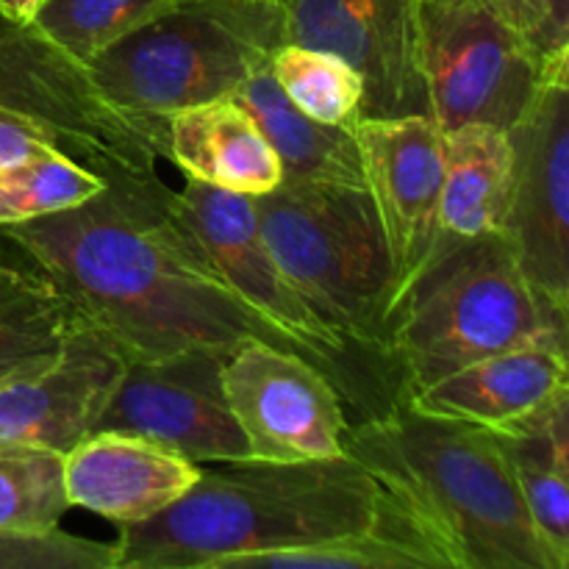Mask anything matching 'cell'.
I'll list each match as a JSON object with an SVG mask.
<instances>
[{
  "label": "cell",
  "mask_w": 569,
  "mask_h": 569,
  "mask_svg": "<svg viewBox=\"0 0 569 569\" xmlns=\"http://www.w3.org/2000/svg\"><path fill=\"white\" fill-rule=\"evenodd\" d=\"M233 98L250 111L281 161V183H339L365 189L353 128L326 126L306 117L278 87L270 61L256 67Z\"/></svg>",
  "instance_id": "19"
},
{
  "label": "cell",
  "mask_w": 569,
  "mask_h": 569,
  "mask_svg": "<svg viewBox=\"0 0 569 569\" xmlns=\"http://www.w3.org/2000/svg\"><path fill=\"white\" fill-rule=\"evenodd\" d=\"M106 178L87 170L53 144L0 172V226L37 220L72 209L106 189Z\"/></svg>",
  "instance_id": "25"
},
{
  "label": "cell",
  "mask_w": 569,
  "mask_h": 569,
  "mask_svg": "<svg viewBox=\"0 0 569 569\" xmlns=\"http://www.w3.org/2000/svg\"><path fill=\"white\" fill-rule=\"evenodd\" d=\"M420 76L442 131L483 122L509 131L542 78L520 33L478 0H417Z\"/></svg>",
  "instance_id": "9"
},
{
  "label": "cell",
  "mask_w": 569,
  "mask_h": 569,
  "mask_svg": "<svg viewBox=\"0 0 569 569\" xmlns=\"http://www.w3.org/2000/svg\"><path fill=\"white\" fill-rule=\"evenodd\" d=\"M287 42L328 50L365 81L361 117L428 114L417 0H278Z\"/></svg>",
  "instance_id": "14"
},
{
  "label": "cell",
  "mask_w": 569,
  "mask_h": 569,
  "mask_svg": "<svg viewBox=\"0 0 569 569\" xmlns=\"http://www.w3.org/2000/svg\"><path fill=\"white\" fill-rule=\"evenodd\" d=\"M569 392L567 339H537L448 372L403 398L409 409L503 433Z\"/></svg>",
  "instance_id": "16"
},
{
  "label": "cell",
  "mask_w": 569,
  "mask_h": 569,
  "mask_svg": "<svg viewBox=\"0 0 569 569\" xmlns=\"http://www.w3.org/2000/svg\"><path fill=\"white\" fill-rule=\"evenodd\" d=\"M353 137L359 142L365 189L387 237L398 303L445 239L439 226L445 133L431 114H400L359 117Z\"/></svg>",
  "instance_id": "13"
},
{
  "label": "cell",
  "mask_w": 569,
  "mask_h": 569,
  "mask_svg": "<svg viewBox=\"0 0 569 569\" xmlns=\"http://www.w3.org/2000/svg\"><path fill=\"white\" fill-rule=\"evenodd\" d=\"M167 159L187 178L244 198L283 181L281 161L233 94L167 114Z\"/></svg>",
  "instance_id": "18"
},
{
  "label": "cell",
  "mask_w": 569,
  "mask_h": 569,
  "mask_svg": "<svg viewBox=\"0 0 569 569\" xmlns=\"http://www.w3.org/2000/svg\"><path fill=\"white\" fill-rule=\"evenodd\" d=\"M231 569H431L409 542L381 522L378 531L331 539L306 548L250 556Z\"/></svg>",
  "instance_id": "27"
},
{
  "label": "cell",
  "mask_w": 569,
  "mask_h": 569,
  "mask_svg": "<svg viewBox=\"0 0 569 569\" xmlns=\"http://www.w3.org/2000/svg\"><path fill=\"white\" fill-rule=\"evenodd\" d=\"M550 569L569 567V392L498 433Z\"/></svg>",
  "instance_id": "20"
},
{
  "label": "cell",
  "mask_w": 569,
  "mask_h": 569,
  "mask_svg": "<svg viewBox=\"0 0 569 569\" xmlns=\"http://www.w3.org/2000/svg\"><path fill=\"white\" fill-rule=\"evenodd\" d=\"M126 367L120 345L83 320L48 359L0 378V442L64 456L94 431Z\"/></svg>",
  "instance_id": "15"
},
{
  "label": "cell",
  "mask_w": 569,
  "mask_h": 569,
  "mask_svg": "<svg viewBox=\"0 0 569 569\" xmlns=\"http://www.w3.org/2000/svg\"><path fill=\"white\" fill-rule=\"evenodd\" d=\"M381 528V489L350 453L328 461H226L144 522L122 526L114 569H231L250 556Z\"/></svg>",
  "instance_id": "3"
},
{
  "label": "cell",
  "mask_w": 569,
  "mask_h": 569,
  "mask_svg": "<svg viewBox=\"0 0 569 569\" xmlns=\"http://www.w3.org/2000/svg\"><path fill=\"white\" fill-rule=\"evenodd\" d=\"M567 339V315L528 283L500 233L445 237L383 326V359L403 398L483 356Z\"/></svg>",
  "instance_id": "4"
},
{
  "label": "cell",
  "mask_w": 569,
  "mask_h": 569,
  "mask_svg": "<svg viewBox=\"0 0 569 569\" xmlns=\"http://www.w3.org/2000/svg\"><path fill=\"white\" fill-rule=\"evenodd\" d=\"M164 203L206 270L256 315L309 350L311 359L333 378L342 398L348 395L359 409L370 406L367 417L403 403L392 372L348 348L289 287L261 237L253 198L187 178L181 189L167 192Z\"/></svg>",
  "instance_id": "7"
},
{
  "label": "cell",
  "mask_w": 569,
  "mask_h": 569,
  "mask_svg": "<svg viewBox=\"0 0 569 569\" xmlns=\"http://www.w3.org/2000/svg\"><path fill=\"white\" fill-rule=\"evenodd\" d=\"M39 0H0V17L11 22H31Z\"/></svg>",
  "instance_id": "31"
},
{
  "label": "cell",
  "mask_w": 569,
  "mask_h": 569,
  "mask_svg": "<svg viewBox=\"0 0 569 569\" xmlns=\"http://www.w3.org/2000/svg\"><path fill=\"white\" fill-rule=\"evenodd\" d=\"M287 42L278 0H172L89 61L100 92L159 117L228 98Z\"/></svg>",
  "instance_id": "6"
},
{
  "label": "cell",
  "mask_w": 569,
  "mask_h": 569,
  "mask_svg": "<svg viewBox=\"0 0 569 569\" xmlns=\"http://www.w3.org/2000/svg\"><path fill=\"white\" fill-rule=\"evenodd\" d=\"M0 569H114V545L59 528L44 533L0 531Z\"/></svg>",
  "instance_id": "28"
},
{
  "label": "cell",
  "mask_w": 569,
  "mask_h": 569,
  "mask_svg": "<svg viewBox=\"0 0 569 569\" xmlns=\"http://www.w3.org/2000/svg\"><path fill=\"white\" fill-rule=\"evenodd\" d=\"M0 111L37 126L56 150L109 183L161 178L167 120L114 106L87 67L61 53L31 22L6 17H0Z\"/></svg>",
  "instance_id": "8"
},
{
  "label": "cell",
  "mask_w": 569,
  "mask_h": 569,
  "mask_svg": "<svg viewBox=\"0 0 569 569\" xmlns=\"http://www.w3.org/2000/svg\"><path fill=\"white\" fill-rule=\"evenodd\" d=\"M442 133V233L453 239L500 233L515 167L509 131L483 122H467Z\"/></svg>",
  "instance_id": "21"
},
{
  "label": "cell",
  "mask_w": 569,
  "mask_h": 569,
  "mask_svg": "<svg viewBox=\"0 0 569 569\" xmlns=\"http://www.w3.org/2000/svg\"><path fill=\"white\" fill-rule=\"evenodd\" d=\"M228 406L248 442L250 461L300 465L345 456L342 392L303 353L248 342L222 365Z\"/></svg>",
  "instance_id": "10"
},
{
  "label": "cell",
  "mask_w": 569,
  "mask_h": 569,
  "mask_svg": "<svg viewBox=\"0 0 569 569\" xmlns=\"http://www.w3.org/2000/svg\"><path fill=\"white\" fill-rule=\"evenodd\" d=\"M270 70L283 94L311 120L353 128L365 111V81L337 53L283 42L270 56Z\"/></svg>",
  "instance_id": "23"
},
{
  "label": "cell",
  "mask_w": 569,
  "mask_h": 569,
  "mask_svg": "<svg viewBox=\"0 0 569 569\" xmlns=\"http://www.w3.org/2000/svg\"><path fill=\"white\" fill-rule=\"evenodd\" d=\"M253 209L289 287L348 348L392 372L383 359V326L395 303V270L370 192L281 183L253 198Z\"/></svg>",
  "instance_id": "5"
},
{
  "label": "cell",
  "mask_w": 569,
  "mask_h": 569,
  "mask_svg": "<svg viewBox=\"0 0 569 569\" xmlns=\"http://www.w3.org/2000/svg\"><path fill=\"white\" fill-rule=\"evenodd\" d=\"M515 167L500 237L522 276L567 315L569 306V78L548 81L509 128Z\"/></svg>",
  "instance_id": "11"
},
{
  "label": "cell",
  "mask_w": 569,
  "mask_h": 569,
  "mask_svg": "<svg viewBox=\"0 0 569 569\" xmlns=\"http://www.w3.org/2000/svg\"><path fill=\"white\" fill-rule=\"evenodd\" d=\"M70 503L53 450L0 442V531L44 533L59 528Z\"/></svg>",
  "instance_id": "26"
},
{
  "label": "cell",
  "mask_w": 569,
  "mask_h": 569,
  "mask_svg": "<svg viewBox=\"0 0 569 569\" xmlns=\"http://www.w3.org/2000/svg\"><path fill=\"white\" fill-rule=\"evenodd\" d=\"M478 3H483L487 9H492L500 20L509 22V26L517 31L522 22V17H526L528 6H531V0H478Z\"/></svg>",
  "instance_id": "30"
},
{
  "label": "cell",
  "mask_w": 569,
  "mask_h": 569,
  "mask_svg": "<svg viewBox=\"0 0 569 569\" xmlns=\"http://www.w3.org/2000/svg\"><path fill=\"white\" fill-rule=\"evenodd\" d=\"M381 522L431 569H550L495 431L398 403L348 426Z\"/></svg>",
  "instance_id": "2"
},
{
  "label": "cell",
  "mask_w": 569,
  "mask_h": 569,
  "mask_svg": "<svg viewBox=\"0 0 569 569\" xmlns=\"http://www.w3.org/2000/svg\"><path fill=\"white\" fill-rule=\"evenodd\" d=\"M198 476V461L122 431H92L61 456L67 503L120 526L161 515Z\"/></svg>",
  "instance_id": "17"
},
{
  "label": "cell",
  "mask_w": 569,
  "mask_h": 569,
  "mask_svg": "<svg viewBox=\"0 0 569 569\" xmlns=\"http://www.w3.org/2000/svg\"><path fill=\"white\" fill-rule=\"evenodd\" d=\"M81 322L64 289L0 228V378L48 359Z\"/></svg>",
  "instance_id": "22"
},
{
  "label": "cell",
  "mask_w": 569,
  "mask_h": 569,
  "mask_svg": "<svg viewBox=\"0 0 569 569\" xmlns=\"http://www.w3.org/2000/svg\"><path fill=\"white\" fill-rule=\"evenodd\" d=\"M167 192L161 178L106 183L87 203L0 228L128 359L181 350L231 356L248 342H270L315 361L206 270L167 211Z\"/></svg>",
  "instance_id": "1"
},
{
  "label": "cell",
  "mask_w": 569,
  "mask_h": 569,
  "mask_svg": "<svg viewBox=\"0 0 569 569\" xmlns=\"http://www.w3.org/2000/svg\"><path fill=\"white\" fill-rule=\"evenodd\" d=\"M170 3L172 0H39L31 26L61 53L89 67L94 56Z\"/></svg>",
  "instance_id": "24"
},
{
  "label": "cell",
  "mask_w": 569,
  "mask_h": 569,
  "mask_svg": "<svg viewBox=\"0 0 569 569\" xmlns=\"http://www.w3.org/2000/svg\"><path fill=\"white\" fill-rule=\"evenodd\" d=\"M226 359L217 350L128 359L94 431L144 437L198 465L248 461V442L222 387Z\"/></svg>",
  "instance_id": "12"
},
{
  "label": "cell",
  "mask_w": 569,
  "mask_h": 569,
  "mask_svg": "<svg viewBox=\"0 0 569 569\" xmlns=\"http://www.w3.org/2000/svg\"><path fill=\"white\" fill-rule=\"evenodd\" d=\"M50 148V139L28 120L0 111V172L22 164Z\"/></svg>",
  "instance_id": "29"
}]
</instances>
